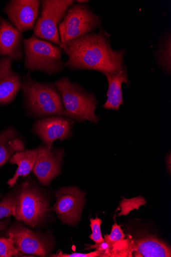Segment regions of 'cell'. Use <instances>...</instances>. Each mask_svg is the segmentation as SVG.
<instances>
[{
	"label": "cell",
	"mask_w": 171,
	"mask_h": 257,
	"mask_svg": "<svg viewBox=\"0 0 171 257\" xmlns=\"http://www.w3.org/2000/svg\"><path fill=\"white\" fill-rule=\"evenodd\" d=\"M99 33L87 34L67 42L62 48L68 57L66 68L70 71L91 70L115 74L125 64L124 49L114 50L111 35L103 27Z\"/></svg>",
	"instance_id": "obj_1"
},
{
	"label": "cell",
	"mask_w": 171,
	"mask_h": 257,
	"mask_svg": "<svg viewBox=\"0 0 171 257\" xmlns=\"http://www.w3.org/2000/svg\"><path fill=\"white\" fill-rule=\"evenodd\" d=\"M22 83V107L29 117L37 120L53 115L64 116L65 108L55 83L37 81L30 71L23 75Z\"/></svg>",
	"instance_id": "obj_2"
},
{
	"label": "cell",
	"mask_w": 171,
	"mask_h": 257,
	"mask_svg": "<svg viewBox=\"0 0 171 257\" xmlns=\"http://www.w3.org/2000/svg\"><path fill=\"white\" fill-rule=\"evenodd\" d=\"M65 108V117L75 122L89 121L96 125L100 118L95 114L98 101L93 92L87 91L80 84L63 77L55 82Z\"/></svg>",
	"instance_id": "obj_3"
},
{
	"label": "cell",
	"mask_w": 171,
	"mask_h": 257,
	"mask_svg": "<svg viewBox=\"0 0 171 257\" xmlns=\"http://www.w3.org/2000/svg\"><path fill=\"white\" fill-rule=\"evenodd\" d=\"M24 68L30 72L38 71L49 76L62 72L65 69L60 46L40 39L35 35L24 39Z\"/></svg>",
	"instance_id": "obj_4"
},
{
	"label": "cell",
	"mask_w": 171,
	"mask_h": 257,
	"mask_svg": "<svg viewBox=\"0 0 171 257\" xmlns=\"http://www.w3.org/2000/svg\"><path fill=\"white\" fill-rule=\"evenodd\" d=\"M15 218L35 227L50 211L47 200L30 181L23 182L16 190Z\"/></svg>",
	"instance_id": "obj_5"
},
{
	"label": "cell",
	"mask_w": 171,
	"mask_h": 257,
	"mask_svg": "<svg viewBox=\"0 0 171 257\" xmlns=\"http://www.w3.org/2000/svg\"><path fill=\"white\" fill-rule=\"evenodd\" d=\"M102 18L86 4H74L58 26L60 48L68 41L95 33L101 27Z\"/></svg>",
	"instance_id": "obj_6"
},
{
	"label": "cell",
	"mask_w": 171,
	"mask_h": 257,
	"mask_svg": "<svg viewBox=\"0 0 171 257\" xmlns=\"http://www.w3.org/2000/svg\"><path fill=\"white\" fill-rule=\"evenodd\" d=\"M73 0H42L40 16L33 30L37 37L60 46L58 26L68 9L75 4Z\"/></svg>",
	"instance_id": "obj_7"
},
{
	"label": "cell",
	"mask_w": 171,
	"mask_h": 257,
	"mask_svg": "<svg viewBox=\"0 0 171 257\" xmlns=\"http://www.w3.org/2000/svg\"><path fill=\"white\" fill-rule=\"evenodd\" d=\"M85 195L77 187H64L56 192L57 201L50 211L56 213L63 223L75 225L81 219Z\"/></svg>",
	"instance_id": "obj_8"
},
{
	"label": "cell",
	"mask_w": 171,
	"mask_h": 257,
	"mask_svg": "<svg viewBox=\"0 0 171 257\" xmlns=\"http://www.w3.org/2000/svg\"><path fill=\"white\" fill-rule=\"evenodd\" d=\"M75 123V121L64 116L53 115L36 120L31 131L43 144L51 148L56 140L63 141L72 136Z\"/></svg>",
	"instance_id": "obj_9"
},
{
	"label": "cell",
	"mask_w": 171,
	"mask_h": 257,
	"mask_svg": "<svg viewBox=\"0 0 171 257\" xmlns=\"http://www.w3.org/2000/svg\"><path fill=\"white\" fill-rule=\"evenodd\" d=\"M38 148V155L32 171L43 185L48 186L61 173L64 150L49 148L43 144Z\"/></svg>",
	"instance_id": "obj_10"
},
{
	"label": "cell",
	"mask_w": 171,
	"mask_h": 257,
	"mask_svg": "<svg viewBox=\"0 0 171 257\" xmlns=\"http://www.w3.org/2000/svg\"><path fill=\"white\" fill-rule=\"evenodd\" d=\"M7 234L12 238L21 254H32L45 256L52 248L48 240L20 223L12 225L8 230Z\"/></svg>",
	"instance_id": "obj_11"
},
{
	"label": "cell",
	"mask_w": 171,
	"mask_h": 257,
	"mask_svg": "<svg viewBox=\"0 0 171 257\" xmlns=\"http://www.w3.org/2000/svg\"><path fill=\"white\" fill-rule=\"evenodd\" d=\"M40 0H11L4 11L11 24L22 34L33 30L39 17Z\"/></svg>",
	"instance_id": "obj_12"
},
{
	"label": "cell",
	"mask_w": 171,
	"mask_h": 257,
	"mask_svg": "<svg viewBox=\"0 0 171 257\" xmlns=\"http://www.w3.org/2000/svg\"><path fill=\"white\" fill-rule=\"evenodd\" d=\"M24 40L23 34L0 16V57H9L15 61H22Z\"/></svg>",
	"instance_id": "obj_13"
},
{
	"label": "cell",
	"mask_w": 171,
	"mask_h": 257,
	"mask_svg": "<svg viewBox=\"0 0 171 257\" xmlns=\"http://www.w3.org/2000/svg\"><path fill=\"white\" fill-rule=\"evenodd\" d=\"M13 59H0V106L9 105L16 99L22 88V77L12 68Z\"/></svg>",
	"instance_id": "obj_14"
},
{
	"label": "cell",
	"mask_w": 171,
	"mask_h": 257,
	"mask_svg": "<svg viewBox=\"0 0 171 257\" xmlns=\"http://www.w3.org/2000/svg\"><path fill=\"white\" fill-rule=\"evenodd\" d=\"M108 82L107 93V99L103 107L108 110H118L120 106L124 104L121 85L125 83L128 86L131 85L128 74V69L125 63L119 71L115 74L104 73Z\"/></svg>",
	"instance_id": "obj_15"
},
{
	"label": "cell",
	"mask_w": 171,
	"mask_h": 257,
	"mask_svg": "<svg viewBox=\"0 0 171 257\" xmlns=\"http://www.w3.org/2000/svg\"><path fill=\"white\" fill-rule=\"evenodd\" d=\"M24 139L17 130L9 126L0 132V168L18 152L25 150Z\"/></svg>",
	"instance_id": "obj_16"
},
{
	"label": "cell",
	"mask_w": 171,
	"mask_h": 257,
	"mask_svg": "<svg viewBox=\"0 0 171 257\" xmlns=\"http://www.w3.org/2000/svg\"><path fill=\"white\" fill-rule=\"evenodd\" d=\"M131 247L140 256L170 257V247L154 236H145L132 242Z\"/></svg>",
	"instance_id": "obj_17"
},
{
	"label": "cell",
	"mask_w": 171,
	"mask_h": 257,
	"mask_svg": "<svg viewBox=\"0 0 171 257\" xmlns=\"http://www.w3.org/2000/svg\"><path fill=\"white\" fill-rule=\"evenodd\" d=\"M38 155V148L16 152L9 160L11 165H17L18 169L14 176L7 182L13 187L19 178L28 176L33 171Z\"/></svg>",
	"instance_id": "obj_18"
},
{
	"label": "cell",
	"mask_w": 171,
	"mask_h": 257,
	"mask_svg": "<svg viewBox=\"0 0 171 257\" xmlns=\"http://www.w3.org/2000/svg\"><path fill=\"white\" fill-rule=\"evenodd\" d=\"M171 34L167 31L159 40L154 51L155 61L165 74H171Z\"/></svg>",
	"instance_id": "obj_19"
},
{
	"label": "cell",
	"mask_w": 171,
	"mask_h": 257,
	"mask_svg": "<svg viewBox=\"0 0 171 257\" xmlns=\"http://www.w3.org/2000/svg\"><path fill=\"white\" fill-rule=\"evenodd\" d=\"M15 191L8 194L0 201V220L15 215Z\"/></svg>",
	"instance_id": "obj_20"
},
{
	"label": "cell",
	"mask_w": 171,
	"mask_h": 257,
	"mask_svg": "<svg viewBox=\"0 0 171 257\" xmlns=\"http://www.w3.org/2000/svg\"><path fill=\"white\" fill-rule=\"evenodd\" d=\"M20 255L12 238L0 237V257L17 256Z\"/></svg>",
	"instance_id": "obj_21"
},
{
	"label": "cell",
	"mask_w": 171,
	"mask_h": 257,
	"mask_svg": "<svg viewBox=\"0 0 171 257\" xmlns=\"http://www.w3.org/2000/svg\"><path fill=\"white\" fill-rule=\"evenodd\" d=\"M90 226L92 231V234L90 235V238L95 244H100L105 242L101 229L102 220L99 218L96 217L95 219L90 218Z\"/></svg>",
	"instance_id": "obj_22"
},
{
	"label": "cell",
	"mask_w": 171,
	"mask_h": 257,
	"mask_svg": "<svg viewBox=\"0 0 171 257\" xmlns=\"http://www.w3.org/2000/svg\"><path fill=\"white\" fill-rule=\"evenodd\" d=\"M126 237L123 230L121 229L120 225L116 222L112 227L111 232L110 235L105 236V241L111 246L115 243L123 240Z\"/></svg>",
	"instance_id": "obj_23"
},
{
	"label": "cell",
	"mask_w": 171,
	"mask_h": 257,
	"mask_svg": "<svg viewBox=\"0 0 171 257\" xmlns=\"http://www.w3.org/2000/svg\"><path fill=\"white\" fill-rule=\"evenodd\" d=\"M104 253V251L99 250L87 253H73L66 254L62 253V251H59L56 254H51V256L54 257H97L101 256Z\"/></svg>",
	"instance_id": "obj_24"
},
{
	"label": "cell",
	"mask_w": 171,
	"mask_h": 257,
	"mask_svg": "<svg viewBox=\"0 0 171 257\" xmlns=\"http://www.w3.org/2000/svg\"><path fill=\"white\" fill-rule=\"evenodd\" d=\"M10 221V218L0 221V231L4 230L7 227Z\"/></svg>",
	"instance_id": "obj_25"
},
{
	"label": "cell",
	"mask_w": 171,
	"mask_h": 257,
	"mask_svg": "<svg viewBox=\"0 0 171 257\" xmlns=\"http://www.w3.org/2000/svg\"><path fill=\"white\" fill-rule=\"evenodd\" d=\"M76 2L79 4H86L87 3H89L90 2L88 1V0H77Z\"/></svg>",
	"instance_id": "obj_26"
},
{
	"label": "cell",
	"mask_w": 171,
	"mask_h": 257,
	"mask_svg": "<svg viewBox=\"0 0 171 257\" xmlns=\"http://www.w3.org/2000/svg\"><path fill=\"white\" fill-rule=\"evenodd\" d=\"M2 196V195L1 193H0V198H1Z\"/></svg>",
	"instance_id": "obj_27"
}]
</instances>
